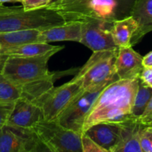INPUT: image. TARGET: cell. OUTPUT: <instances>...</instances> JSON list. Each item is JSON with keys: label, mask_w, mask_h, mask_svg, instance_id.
<instances>
[{"label": "cell", "mask_w": 152, "mask_h": 152, "mask_svg": "<svg viewBox=\"0 0 152 152\" xmlns=\"http://www.w3.org/2000/svg\"><path fill=\"white\" fill-rule=\"evenodd\" d=\"M152 96V88L139 80V86L133 104L131 115L138 119L142 114Z\"/></svg>", "instance_id": "7402d4cb"}, {"label": "cell", "mask_w": 152, "mask_h": 152, "mask_svg": "<svg viewBox=\"0 0 152 152\" xmlns=\"http://www.w3.org/2000/svg\"><path fill=\"white\" fill-rule=\"evenodd\" d=\"M40 32V30L30 29L0 33V44L2 48H4L20 45L25 43L38 42Z\"/></svg>", "instance_id": "44dd1931"}, {"label": "cell", "mask_w": 152, "mask_h": 152, "mask_svg": "<svg viewBox=\"0 0 152 152\" xmlns=\"http://www.w3.org/2000/svg\"><path fill=\"white\" fill-rule=\"evenodd\" d=\"M122 126L121 141L116 152H142L139 143L142 125L135 117L120 123Z\"/></svg>", "instance_id": "2e32d148"}, {"label": "cell", "mask_w": 152, "mask_h": 152, "mask_svg": "<svg viewBox=\"0 0 152 152\" xmlns=\"http://www.w3.org/2000/svg\"><path fill=\"white\" fill-rule=\"evenodd\" d=\"M51 0H22V6L25 10H33L46 7Z\"/></svg>", "instance_id": "4316f807"}, {"label": "cell", "mask_w": 152, "mask_h": 152, "mask_svg": "<svg viewBox=\"0 0 152 152\" xmlns=\"http://www.w3.org/2000/svg\"><path fill=\"white\" fill-rule=\"evenodd\" d=\"M83 91L81 84L73 78L58 87H52L43 94L32 100L43 114L44 120H56L70 102Z\"/></svg>", "instance_id": "8992f818"}, {"label": "cell", "mask_w": 152, "mask_h": 152, "mask_svg": "<svg viewBox=\"0 0 152 152\" xmlns=\"http://www.w3.org/2000/svg\"><path fill=\"white\" fill-rule=\"evenodd\" d=\"M49 151L33 129L6 124L0 129V152Z\"/></svg>", "instance_id": "52a82bcc"}, {"label": "cell", "mask_w": 152, "mask_h": 152, "mask_svg": "<svg viewBox=\"0 0 152 152\" xmlns=\"http://www.w3.org/2000/svg\"><path fill=\"white\" fill-rule=\"evenodd\" d=\"M139 80V78L119 79L106 86L85 119L83 133L96 123H121L134 117L131 115V110L138 89Z\"/></svg>", "instance_id": "6da1fadb"}, {"label": "cell", "mask_w": 152, "mask_h": 152, "mask_svg": "<svg viewBox=\"0 0 152 152\" xmlns=\"http://www.w3.org/2000/svg\"><path fill=\"white\" fill-rule=\"evenodd\" d=\"M65 22L61 14L47 7L25 10L22 6L7 7L0 4V33L30 29L43 31Z\"/></svg>", "instance_id": "7a4b0ae2"}, {"label": "cell", "mask_w": 152, "mask_h": 152, "mask_svg": "<svg viewBox=\"0 0 152 152\" xmlns=\"http://www.w3.org/2000/svg\"><path fill=\"white\" fill-rule=\"evenodd\" d=\"M22 0H0V4H4V3L11 2V3H16V2H22Z\"/></svg>", "instance_id": "1f68e13d"}, {"label": "cell", "mask_w": 152, "mask_h": 152, "mask_svg": "<svg viewBox=\"0 0 152 152\" xmlns=\"http://www.w3.org/2000/svg\"><path fill=\"white\" fill-rule=\"evenodd\" d=\"M22 88L10 82L0 73V103H14L22 97Z\"/></svg>", "instance_id": "603a6c76"}, {"label": "cell", "mask_w": 152, "mask_h": 152, "mask_svg": "<svg viewBox=\"0 0 152 152\" xmlns=\"http://www.w3.org/2000/svg\"><path fill=\"white\" fill-rule=\"evenodd\" d=\"M142 65L144 68L152 67V51H150L145 56H143Z\"/></svg>", "instance_id": "4dcf8cb0"}, {"label": "cell", "mask_w": 152, "mask_h": 152, "mask_svg": "<svg viewBox=\"0 0 152 152\" xmlns=\"http://www.w3.org/2000/svg\"><path fill=\"white\" fill-rule=\"evenodd\" d=\"M64 48L59 46L43 55L36 56H4L0 73L5 78L22 88L25 85L49 75L48 62L53 55Z\"/></svg>", "instance_id": "3957f363"}, {"label": "cell", "mask_w": 152, "mask_h": 152, "mask_svg": "<svg viewBox=\"0 0 152 152\" xmlns=\"http://www.w3.org/2000/svg\"><path fill=\"white\" fill-rule=\"evenodd\" d=\"M137 28L138 24L131 16L114 21L110 31L116 45L118 48L132 47L131 40Z\"/></svg>", "instance_id": "ac0fdd59"}, {"label": "cell", "mask_w": 152, "mask_h": 152, "mask_svg": "<svg viewBox=\"0 0 152 152\" xmlns=\"http://www.w3.org/2000/svg\"><path fill=\"white\" fill-rule=\"evenodd\" d=\"M139 143L142 152H152V126H142L139 133Z\"/></svg>", "instance_id": "cb8c5ba5"}, {"label": "cell", "mask_w": 152, "mask_h": 152, "mask_svg": "<svg viewBox=\"0 0 152 152\" xmlns=\"http://www.w3.org/2000/svg\"><path fill=\"white\" fill-rule=\"evenodd\" d=\"M13 104L14 103H0V129L4 125L7 124L10 113H11L12 108H13Z\"/></svg>", "instance_id": "83f0119b"}, {"label": "cell", "mask_w": 152, "mask_h": 152, "mask_svg": "<svg viewBox=\"0 0 152 152\" xmlns=\"http://www.w3.org/2000/svg\"><path fill=\"white\" fill-rule=\"evenodd\" d=\"M58 46L52 45L47 42H34L25 43L14 47L4 48L1 49V54L4 56H36L43 55L55 49Z\"/></svg>", "instance_id": "ffe728a7"}, {"label": "cell", "mask_w": 152, "mask_h": 152, "mask_svg": "<svg viewBox=\"0 0 152 152\" xmlns=\"http://www.w3.org/2000/svg\"><path fill=\"white\" fill-rule=\"evenodd\" d=\"M33 129L49 151L82 152L81 134L66 129L57 120L43 119Z\"/></svg>", "instance_id": "5b68a950"}, {"label": "cell", "mask_w": 152, "mask_h": 152, "mask_svg": "<svg viewBox=\"0 0 152 152\" xmlns=\"http://www.w3.org/2000/svg\"><path fill=\"white\" fill-rule=\"evenodd\" d=\"M1 49H2V46H1V45L0 44V63H1V62H3V59H4V55L1 54Z\"/></svg>", "instance_id": "d6a6232c"}, {"label": "cell", "mask_w": 152, "mask_h": 152, "mask_svg": "<svg viewBox=\"0 0 152 152\" xmlns=\"http://www.w3.org/2000/svg\"><path fill=\"white\" fill-rule=\"evenodd\" d=\"M142 57L132 47L119 48L116 59V74L119 80L139 78L144 68Z\"/></svg>", "instance_id": "7c38bea8"}, {"label": "cell", "mask_w": 152, "mask_h": 152, "mask_svg": "<svg viewBox=\"0 0 152 152\" xmlns=\"http://www.w3.org/2000/svg\"><path fill=\"white\" fill-rule=\"evenodd\" d=\"M81 25L80 21H71L40 31L38 42L49 43L52 42L72 41L80 42Z\"/></svg>", "instance_id": "4fadbf2b"}, {"label": "cell", "mask_w": 152, "mask_h": 152, "mask_svg": "<svg viewBox=\"0 0 152 152\" xmlns=\"http://www.w3.org/2000/svg\"><path fill=\"white\" fill-rule=\"evenodd\" d=\"M91 0H51L46 7L58 12L66 22L89 19L88 5Z\"/></svg>", "instance_id": "5bb4252c"}, {"label": "cell", "mask_w": 152, "mask_h": 152, "mask_svg": "<svg viewBox=\"0 0 152 152\" xmlns=\"http://www.w3.org/2000/svg\"><path fill=\"white\" fill-rule=\"evenodd\" d=\"M43 119V111L37 104L21 97L13 104L7 123L25 129H33Z\"/></svg>", "instance_id": "30bf717a"}, {"label": "cell", "mask_w": 152, "mask_h": 152, "mask_svg": "<svg viewBox=\"0 0 152 152\" xmlns=\"http://www.w3.org/2000/svg\"><path fill=\"white\" fill-rule=\"evenodd\" d=\"M120 123H98L92 125L83 133L86 134L107 152H116L121 141Z\"/></svg>", "instance_id": "8fae6325"}, {"label": "cell", "mask_w": 152, "mask_h": 152, "mask_svg": "<svg viewBox=\"0 0 152 152\" xmlns=\"http://www.w3.org/2000/svg\"><path fill=\"white\" fill-rule=\"evenodd\" d=\"M138 120L143 126H152V96L149 100L144 112L139 117Z\"/></svg>", "instance_id": "f1b7e54d"}, {"label": "cell", "mask_w": 152, "mask_h": 152, "mask_svg": "<svg viewBox=\"0 0 152 152\" xmlns=\"http://www.w3.org/2000/svg\"><path fill=\"white\" fill-rule=\"evenodd\" d=\"M118 48L93 52L74 77L83 90H93L119 80L115 66Z\"/></svg>", "instance_id": "277c9868"}, {"label": "cell", "mask_w": 152, "mask_h": 152, "mask_svg": "<svg viewBox=\"0 0 152 152\" xmlns=\"http://www.w3.org/2000/svg\"><path fill=\"white\" fill-rule=\"evenodd\" d=\"M88 12L89 19L107 22H113L120 19L116 0H91L88 5Z\"/></svg>", "instance_id": "d6986e66"}, {"label": "cell", "mask_w": 152, "mask_h": 152, "mask_svg": "<svg viewBox=\"0 0 152 152\" xmlns=\"http://www.w3.org/2000/svg\"><path fill=\"white\" fill-rule=\"evenodd\" d=\"M106 86L93 90L82 91L58 116L57 121L66 129L82 134L85 119L99 94Z\"/></svg>", "instance_id": "ba28073f"}, {"label": "cell", "mask_w": 152, "mask_h": 152, "mask_svg": "<svg viewBox=\"0 0 152 152\" xmlns=\"http://www.w3.org/2000/svg\"><path fill=\"white\" fill-rule=\"evenodd\" d=\"M130 16L138 24V28L131 40L133 46L152 31V0H136Z\"/></svg>", "instance_id": "9a60e30c"}, {"label": "cell", "mask_w": 152, "mask_h": 152, "mask_svg": "<svg viewBox=\"0 0 152 152\" xmlns=\"http://www.w3.org/2000/svg\"><path fill=\"white\" fill-rule=\"evenodd\" d=\"M81 147L82 152H107L85 133L81 134Z\"/></svg>", "instance_id": "d4e9b609"}, {"label": "cell", "mask_w": 152, "mask_h": 152, "mask_svg": "<svg viewBox=\"0 0 152 152\" xmlns=\"http://www.w3.org/2000/svg\"><path fill=\"white\" fill-rule=\"evenodd\" d=\"M139 79L143 83L152 88V67L143 68L139 76Z\"/></svg>", "instance_id": "f546056e"}, {"label": "cell", "mask_w": 152, "mask_h": 152, "mask_svg": "<svg viewBox=\"0 0 152 152\" xmlns=\"http://www.w3.org/2000/svg\"><path fill=\"white\" fill-rule=\"evenodd\" d=\"M77 69H70L64 71H52L49 75L43 79L25 85L22 87V97L28 100H34L54 86L58 79L69 74H75Z\"/></svg>", "instance_id": "e0dca14e"}, {"label": "cell", "mask_w": 152, "mask_h": 152, "mask_svg": "<svg viewBox=\"0 0 152 152\" xmlns=\"http://www.w3.org/2000/svg\"><path fill=\"white\" fill-rule=\"evenodd\" d=\"M136 0H116L119 7V13L120 19L131 15V10Z\"/></svg>", "instance_id": "484cf974"}, {"label": "cell", "mask_w": 152, "mask_h": 152, "mask_svg": "<svg viewBox=\"0 0 152 152\" xmlns=\"http://www.w3.org/2000/svg\"><path fill=\"white\" fill-rule=\"evenodd\" d=\"M80 42L93 52L118 48L112 37L113 22L96 19L82 21Z\"/></svg>", "instance_id": "9c48e42d"}]
</instances>
